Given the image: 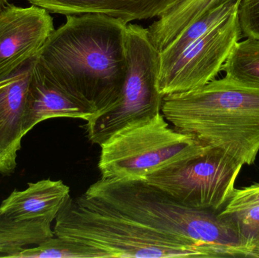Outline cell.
Returning a JSON list of instances; mask_svg holds the SVG:
<instances>
[{
    "instance_id": "ffe728a7",
    "label": "cell",
    "mask_w": 259,
    "mask_h": 258,
    "mask_svg": "<svg viewBox=\"0 0 259 258\" xmlns=\"http://www.w3.org/2000/svg\"><path fill=\"white\" fill-rule=\"evenodd\" d=\"M238 18L243 36L259 38V0H241Z\"/></svg>"
},
{
    "instance_id": "277c9868",
    "label": "cell",
    "mask_w": 259,
    "mask_h": 258,
    "mask_svg": "<svg viewBox=\"0 0 259 258\" xmlns=\"http://www.w3.org/2000/svg\"><path fill=\"white\" fill-rule=\"evenodd\" d=\"M54 234L102 257H204L193 247L157 233L87 197L70 198L56 217Z\"/></svg>"
},
{
    "instance_id": "44dd1931",
    "label": "cell",
    "mask_w": 259,
    "mask_h": 258,
    "mask_svg": "<svg viewBox=\"0 0 259 258\" xmlns=\"http://www.w3.org/2000/svg\"><path fill=\"white\" fill-rule=\"evenodd\" d=\"M7 3V0H0V10H1Z\"/></svg>"
},
{
    "instance_id": "8992f818",
    "label": "cell",
    "mask_w": 259,
    "mask_h": 258,
    "mask_svg": "<svg viewBox=\"0 0 259 258\" xmlns=\"http://www.w3.org/2000/svg\"><path fill=\"white\" fill-rule=\"evenodd\" d=\"M127 62L125 81L118 99L86 122L93 144L100 145L130 123L161 112L159 51L152 44L147 28L127 24Z\"/></svg>"
},
{
    "instance_id": "9c48e42d",
    "label": "cell",
    "mask_w": 259,
    "mask_h": 258,
    "mask_svg": "<svg viewBox=\"0 0 259 258\" xmlns=\"http://www.w3.org/2000/svg\"><path fill=\"white\" fill-rule=\"evenodd\" d=\"M54 30L46 9L7 3L0 10V81L36 57Z\"/></svg>"
},
{
    "instance_id": "8fae6325",
    "label": "cell",
    "mask_w": 259,
    "mask_h": 258,
    "mask_svg": "<svg viewBox=\"0 0 259 258\" xmlns=\"http://www.w3.org/2000/svg\"><path fill=\"white\" fill-rule=\"evenodd\" d=\"M70 198V188L62 180H39L28 183L24 190L11 192L0 204V215L19 222L42 221L52 224Z\"/></svg>"
},
{
    "instance_id": "4fadbf2b",
    "label": "cell",
    "mask_w": 259,
    "mask_h": 258,
    "mask_svg": "<svg viewBox=\"0 0 259 258\" xmlns=\"http://www.w3.org/2000/svg\"><path fill=\"white\" fill-rule=\"evenodd\" d=\"M175 0H28L32 6L67 15L98 14L131 21L161 16Z\"/></svg>"
},
{
    "instance_id": "d6986e66",
    "label": "cell",
    "mask_w": 259,
    "mask_h": 258,
    "mask_svg": "<svg viewBox=\"0 0 259 258\" xmlns=\"http://www.w3.org/2000/svg\"><path fill=\"white\" fill-rule=\"evenodd\" d=\"M13 258H97V254L83 244L55 236L39 245L24 248Z\"/></svg>"
},
{
    "instance_id": "3957f363",
    "label": "cell",
    "mask_w": 259,
    "mask_h": 258,
    "mask_svg": "<svg viewBox=\"0 0 259 258\" xmlns=\"http://www.w3.org/2000/svg\"><path fill=\"white\" fill-rule=\"evenodd\" d=\"M83 194L157 233L196 248L204 257H258L219 213L184 205L146 181L100 179Z\"/></svg>"
},
{
    "instance_id": "7a4b0ae2",
    "label": "cell",
    "mask_w": 259,
    "mask_h": 258,
    "mask_svg": "<svg viewBox=\"0 0 259 258\" xmlns=\"http://www.w3.org/2000/svg\"><path fill=\"white\" fill-rule=\"evenodd\" d=\"M161 113L175 129L242 165L259 152V84L225 76L187 92L164 95Z\"/></svg>"
},
{
    "instance_id": "2e32d148",
    "label": "cell",
    "mask_w": 259,
    "mask_h": 258,
    "mask_svg": "<svg viewBox=\"0 0 259 258\" xmlns=\"http://www.w3.org/2000/svg\"><path fill=\"white\" fill-rule=\"evenodd\" d=\"M51 223L15 221L0 215V257L13 258L17 253L55 236Z\"/></svg>"
},
{
    "instance_id": "52a82bcc",
    "label": "cell",
    "mask_w": 259,
    "mask_h": 258,
    "mask_svg": "<svg viewBox=\"0 0 259 258\" xmlns=\"http://www.w3.org/2000/svg\"><path fill=\"white\" fill-rule=\"evenodd\" d=\"M243 167L222 150L209 148L145 181L184 205L219 213L234 193Z\"/></svg>"
},
{
    "instance_id": "5b68a950",
    "label": "cell",
    "mask_w": 259,
    "mask_h": 258,
    "mask_svg": "<svg viewBox=\"0 0 259 258\" xmlns=\"http://www.w3.org/2000/svg\"><path fill=\"white\" fill-rule=\"evenodd\" d=\"M100 147V179L113 182L145 181L210 148L170 126L161 112L130 123Z\"/></svg>"
},
{
    "instance_id": "e0dca14e",
    "label": "cell",
    "mask_w": 259,
    "mask_h": 258,
    "mask_svg": "<svg viewBox=\"0 0 259 258\" xmlns=\"http://www.w3.org/2000/svg\"><path fill=\"white\" fill-rule=\"evenodd\" d=\"M240 2L241 0H231L211 9L184 29L170 45L160 51V69L171 63L189 45L237 11Z\"/></svg>"
},
{
    "instance_id": "9a60e30c",
    "label": "cell",
    "mask_w": 259,
    "mask_h": 258,
    "mask_svg": "<svg viewBox=\"0 0 259 258\" xmlns=\"http://www.w3.org/2000/svg\"><path fill=\"white\" fill-rule=\"evenodd\" d=\"M219 215L259 257V183L235 189Z\"/></svg>"
},
{
    "instance_id": "7c38bea8",
    "label": "cell",
    "mask_w": 259,
    "mask_h": 258,
    "mask_svg": "<svg viewBox=\"0 0 259 258\" xmlns=\"http://www.w3.org/2000/svg\"><path fill=\"white\" fill-rule=\"evenodd\" d=\"M92 116L89 111L50 81L35 61L24 111V134L39 123L51 118H68L88 122Z\"/></svg>"
},
{
    "instance_id": "ac0fdd59",
    "label": "cell",
    "mask_w": 259,
    "mask_h": 258,
    "mask_svg": "<svg viewBox=\"0 0 259 258\" xmlns=\"http://www.w3.org/2000/svg\"><path fill=\"white\" fill-rule=\"evenodd\" d=\"M222 71L243 83L259 84V38L248 36L233 47Z\"/></svg>"
},
{
    "instance_id": "5bb4252c",
    "label": "cell",
    "mask_w": 259,
    "mask_h": 258,
    "mask_svg": "<svg viewBox=\"0 0 259 258\" xmlns=\"http://www.w3.org/2000/svg\"><path fill=\"white\" fill-rule=\"evenodd\" d=\"M231 0H175L147 30L152 44L164 50L178 35L211 9Z\"/></svg>"
},
{
    "instance_id": "6da1fadb",
    "label": "cell",
    "mask_w": 259,
    "mask_h": 258,
    "mask_svg": "<svg viewBox=\"0 0 259 258\" xmlns=\"http://www.w3.org/2000/svg\"><path fill=\"white\" fill-rule=\"evenodd\" d=\"M127 24L98 14L67 15L39 50L36 66L95 115L115 103L122 90L128 64Z\"/></svg>"
},
{
    "instance_id": "ba28073f",
    "label": "cell",
    "mask_w": 259,
    "mask_h": 258,
    "mask_svg": "<svg viewBox=\"0 0 259 258\" xmlns=\"http://www.w3.org/2000/svg\"><path fill=\"white\" fill-rule=\"evenodd\" d=\"M241 34L237 9L160 69V93L187 92L214 80Z\"/></svg>"
},
{
    "instance_id": "30bf717a",
    "label": "cell",
    "mask_w": 259,
    "mask_h": 258,
    "mask_svg": "<svg viewBox=\"0 0 259 258\" xmlns=\"http://www.w3.org/2000/svg\"><path fill=\"white\" fill-rule=\"evenodd\" d=\"M35 59L0 81V174L11 175L21 148L24 116Z\"/></svg>"
}]
</instances>
